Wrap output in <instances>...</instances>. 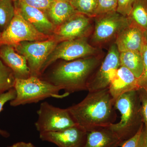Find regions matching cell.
<instances>
[{"label": "cell", "mask_w": 147, "mask_h": 147, "mask_svg": "<svg viewBox=\"0 0 147 147\" xmlns=\"http://www.w3.org/2000/svg\"><path fill=\"white\" fill-rule=\"evenodd\" d=\"M67 109L75 123L87 132L109 127L117 119L115 100L108 88L89 92L82 101Z\"/></svg>", "instance_id": "cell-1"}, {"label": "cell", "mask_w": 147, "mask_h": 147, "mask_svg": "<svg viewBox=\"0 0 147 147\" xmlns=\"http://www.w3.org/2000/svg\"><path fill=\"white\" fill-rule=\"evenodd\" d=\"M101 55L65 61L58 64L51 70L46 79L65 92L70 94L88 90L89 81L102 60Z\"/></svg>", "instance_id": "cell-2"}, {"label": "cell", "mask_w": 147, "mask_h": 147, "mask_svg": "<svg viewBox=\"0 0 147 147\" xmlns=\"http://www.w3.org/2000/svg\"><path fill=\"white\" fill-rule=\"evenodd\" d=\"M115 107L120 113L121 120L109 127L123 143L134 136L144 125L138 90L119 96L115 100Z\"/></svg>", "instance_id": "cell-3"}, {"label": "cell", "mask_w": 147, "mask_h": 147, "mask_svg": "<svg viewBox=\"0 0 147 147\" xmlns=\"http://www.w3.org/2000/svg\"><path fill=\"white\" fill-rule=\"evenodd\" d=\"M13 88L16 97L10 102L13 107L36 103L50 97L61 99L69 94L66 92L60 94L59 88L35 76H30L26 79H16Z\"/></svg>", "instance_id": "cell-4"}, {"label": "cell", "mask_w": 147, "mask_h": 147, "mask_svg": "<svg viewBox=\"0 0 147 147\" xmlns=\"http://www.w3.org/2000/svg\"><path fill=\"white\" fill-rule=\"evenodd\" d=\"M90 44L99 48L116 38L124 29L130 25L128 17L117 11L110 12L96 16Z\"/></svg>", "instance_id": "cell-5"}, {"label": "cell", "mask_w": 147, "mask_h": 147, "mask_svg": "<svg viewBox=\"0 0 147 147\" xmlns=\"http://www.w3.org/2000/svg\"><path fill=\"white\" fill-rule=\"evenodd\" d=\"M88 38H82L59 42L42 66L41 75L49 66L58 59L69 61L101 55L99 48L92 45Z\"/></svg>", "instance_id": "cell-6"}, {"label": "cell", "mask_w": 147, "mask_h": 147, "mask_svg": "<svg viewBox=\"0 0 147 147\" xmlns=\"http://www.w3.org/2000/svg\"><path fill=\"white\" fill-rule=\"evenodd\" d=\"M58 43L53 37L42 41H23L13 47L26 59L31 76L40 78L42 66Z\"/></svg>", "instance_id": "cell-7"}, {"label": "cell", "mask_w": 147, "mask_h": 147, "mask_svg": "<svg viewBox=\"0 0 147 147\" xmlns=\"http://www.w3.org/2000/svg\"><path fill=\"white\" fill-rule=\"evenodd\" d=\"M53 36L38 31L15 9V14L10 24L0 35V47L3 45L13 46L23 41H42Z\"/></svg>", "instance_id": "cell-8"}, {"label": "cell", "mask_w": 147, "mask_h": 147, "mask_svg": "<svg viewBox=\"0 0 147 147\" xmlns=\"http://www.w3.org/2000/svg\"><path fill=\"white\" fill-rule=\"evenodd\" d=\"M35 123L39 133L62 131L76 125L67 108L55 107L47 102L40 104Z\"/></svg>", "instance_id": "cell-9"}, {"label": "cell", "mask_w": 147, "mask_h": 147, "mask_svg": "<svg viewBox=\"0 0 147 147\" xmlns=\"http://www.w3.org/2000/svg\"><path fill=\"white\" fill-rule=\"evenodd\" d=\"M120 66L119 52L114 42L109 47L105 57L89 81L88 91H96L108 88Z\"/></svg>", "instance_id": "cell-10"}, {"label": "cell", "mask_w": 147, "mask_h": 147, "mask_svg": "<svg viewBox=\"0 0 147 147\" xmlns=\"http://www.w3.org/2000/svg\"><path fill=\"white\" fill-rule=\"evenodd\" d=\"M93 18L77 12L63 24L56 27L53 38L58 43L65 40L88 38L93 31Z\"/></svg>", "instance_id": "cell-11"}, {"label": "cell", "mask_w": 147, "mask_h": 147, "mask_svg": "<svg viewBox=\"0 0 147 147\" xmlns=\"http://www.w3.org/2000/svg\"><path fill=\"white\" fill-rule=\"evenodd\" d=\"M87 131L76 125L62 131L39 133L42 141L50 142L59 147H84Z\"/></svg>", "instance_id": "cell-12"}, {"label": "cell", "mask_w": 147, "mask_h": 147, "mask_svg": "<svg viewBox=\"0 0 147 147\" xmlns=\"http://www.w3.org/2000/svg\"><path fill=\"white\" fill-rule=\"evenodd\" d=\"M13 2L15 9L38 31L46 35L53 36L56 27L50 21L46 13L26 4L21 0Z\"/></svg>", "instance_id": "cell-13"}, {"label": "cell", "mask_w": 147, "mask_h": 147, "mask_svg": "<svg viewBox=\"0 0 147 147\" xmlns=\"http://www.w3.org/2000/svg\"><path fill=\"white\" fill-rule=\"evenodd\" d=\"M108 89L115 100L123 94L140 89L139 79L127 69L121 66L110 82Z\"/></svg>", "instance_id": "cell-14"}, {"label": "cell", "mask_w": 147, "mask_h": 147, "mask_svg": "<svg viewBox=\"0 0 147 147\" xmlns=\"http://www.w3.org/2000/svg\"><path fill=\"white\" fill-rule=\"evenodd\" d=\"M0 58L12 70L16 79H26L31 76L26 59L17 53L13 46L9 45L1 46Z\"/></svg>", "instance_id": "cell-15"}, {"label": "cell", "mask_w": 147, "mask_h": 147, "mask_svg": "<svg viewBox=\"0 0 147 147\" xmlns=\"http://www.w3.org/2000/svg\"><path fill=\"white\" fill-rule=\"evenodd\" d=\"M144 37V32L134 24H130L119 34L115 43L119 53L141 52Z\"/></svg>", "instance_id": "cell-16"}, {"label": "cell", "mask_w": 147, "mask_h": 147, "mask_svg": "<svg viewBox=\"0 0 147 147\" xmlns=\"http://www.w3.org/2000/svg\"><path fill=\"white\" fill-rule=\"evenodd\" d=\"M123 142L109 127L87 132L84 147H121Z\"/></svg>", "instance_id": "cell-17"}, {"label": "cell", "mask_w": 147, "mask_h": 147, "mask_svg": "<svg viewBox=\"0 0 147 147\" xmlns=\"http://www.w3.org/2000/svg\"><path fill=\"white\" fill-rule=\"evenodd\" d=\"M77 12L70 2L65 0H54L46 14L50 21L57 27Z\"/></svg>", "instance_id": "cell-18"}, {"label": "cell", "mask_w": 147, "mask_h": 147, "mask_svg": "<svg viewBox=\"0 0 147 147\" xmlns=\"http://www.w3.org/2000/svg\"><path fill=\"white\" fill-rule=\"evenodd\" d=\"M120 63L131 71L138 79L144 70V63L141 52L126 51L119 53Z\"/></svg>", "instance_id": "cell-19"}, {"label": "cell", "mask_w": 147, "mask_h": 147, "mask_svg": "<svg viewBox=\"0 0 147 147\" xmlns=\"http://www.w3.org/2000/svg\"><path fill=\"white\" fill-rule=\"evenodd\" d=\"M130 24L143 32L147 30V0H135L128 16Z\"/></svg>", "instance_id": "cell-20"}, {"label": "cell", "mask_w": 147, "mask_h": 147, "mask_svg": "<svg viewBox=\"0 0 147 147\" xmlns=\"http://www.w3.org/2000/svg\"><path fill=\"white\" fill-rule=\"evenodd\" d=\"M15 79L12 70L0 59V95L13 88Z\"/></svg>", "instance_id": "cell-21"}, {"label": "cell", "mask_w": 147, "mask_h": 147, "mask_svg": "<svg viewBox=\"0 0 147 147\" xmlns=\"http://www.w3.org/2000/svg\"><path fill=\"white\" fill-rule=\"evenodd\" d=\"M13 1L0 0V29L3 31L8 26L15 14Z\"/></svg>", "instance_id": "cell-22"}, {"label": "cell", "mask_w": 147, "mask_h": 147, "mask_svg": "<svg viewBox=\"0 0 147 147\" xmlns=\"http://www.w3.org/2000/svg\"><path fill=\"white\" fill-rule=\"evenodd\" d=\"M70 3L77 12L90 18L95 17L97 0H71Z\"/></svg>", "instance_id": "cell-23"}, {"label": "cell", "mask_w": 147, "mask_h": 147, "mask_svg": "<svg viewBox=\"0 0 147 147\" xmlns=\"http://www.w3.org/2000/svg\"><path fill=\"white\" fill-rule=\"evenodd\" d=\"M117 0H97L95 17L105 13L117 11Z\"/></svg>", "instance_id": "cell-24"}, {"label": "cell", "mask_w": 147, "mask_h": 147, "mask_svg": "<svg viewBox=\"0 0 147 147\" xmlns=\"http://www.w3.org/2000/svg\"><path fill=\"white\" fill-rule=\"evenodd\" d=\"M141 53L144 63V70L142 76L139 79V84L140 89L147 91V40L145 37Z\"/></svg>", "instance_id": "cell-25"}, {"label": "cell", "mask_w": 147, "mask_h": 147, "mask_svg": "<svg viewBox=\"0 0 147 147\" xmlns=\"http://www.w3.org/2000/svg\"><path fill=\"white\" fill-rule=\"evenodd\" d=\"M16 92L14 88L0 95V113L3 110L4 106L5 103L13 100L16 97ZM0 135L5 138H7L9 136V134L7 131L1 129Z\"/></svg>", "instance_id": "cell-26"}, {"label": "cell", "mask_w": 147, "mask_h": 147, "mask_svg": "<svg viewBox=\"0 0 147 147\" xmlns=\"http://www.w3.org/2000/svg\"><path fill=\"white\" fill-rule=\"evenodd\" d=\"M135 0H117V11L123 16L128 17Z\"/></svg>", "instance_id": "cell-27"}, {"label": "cell", "mask_w": 147, "mask_h": 147, "mask_svg": "<svg viewBox=\"0 0 147 147\" xmlns=\"http://www.w3.org/2000/svg\"><path fill=\"white\" fill-rule=\"evenodd\" d=\"M21 1L26 4L38 9L46 13L54 0H21Z\"/></svg>", "instance_id": "cell-28"}, {"label": "cell", "mask_w": 147, "mask_h": 147, "mask_svg": "<svg viewBox=\"0 0 147 147\" xmlns=\"http://www.w3.org/2000/svg\"><path fill=\"white\" fill-rule=\"evenodd\" d=\"M141 102V114L143 123L147 130V91L143 89L138 90Z\"/></svg>", "instance_id": "cell-29"}, {"label": "cell", "mask_w": 147, "mask_h": 147, "mask_svg": "<svg viewBox=\"0 0 147 147\" xmlns=\"http://www.w3.org/2000/svg\"><path fill=\"white\" fill-rule=\"evenodd\" d=\"M144 125V124L134 136L123 142L121 147H138V143Z\"/></svg>", "instance_id": "cell-30"}, {"label": "cell", "mask_w": 147, "mask_h": 147, "mask_svg": "<svg viewBox=\"0 0 147 147\" xmlns=\"http://www.w3.org/2000/svg\"><path fill=\"white\" fill-rule=\"evenodd\" d=\"M138 147H147V130L144 125L139 139Z\"/></svg>", "instance_id": "cell-31"}, {"label": "cell", "mask_w": 147, "mask_h": 147, "mask_svg": "<svg viewBox=\"0 0 147 147\" xmlns=\"http://www.w3.org/2000/svg\"><path fill=\"white\" fill-rule=\"evenodd\" d=\"M8 147H36L31 143L19 142L15 143Z\"/></svg>", "instance_id": "cell-32"}, {"label": "cell", "mask_w": 147, "mask_h": 147, "mask_svg": "<svg viewBox=\"0 0 147 147\" xmlns=\"http://www.w3.org/2000/svg\"><path fill=\"white\" fill-rule=\"evenodd\" d=\"M144 36L145 37H146V39L147 40V30L144 32Z\"/></svg>", "instance_id": "cell-33"}, {"label": "cell", "mask_w": 147, "mask_h": 147, "mask_svg": "<svg viewBox=\"0 0 147 147\" xmlns=\"http://www.w3.org/2000/svg\"><path fill=\"white\" fill-rule=\"evenodd\" d=\"M65 1H68L70 2V1H71V0H65Z\"/></svg>", "instance_id": "cell-34"}, {"label": "cell", "mask_w": 147, "mask_h": 147, "mask_svg": "<svg viewBox=\"0 0 147 147\" xmlns=\"http://www.w3.org/2000/svg\"><path fill=\"white\" fill-rule=\"evenodd\" d=\"M11 1H16V0H11Z\"/></svg>", "instance_id": "cell-35"}, {"label": "cell", "mask_w": 147, "mask_h": 147, "mask_svg": "<svg viewBox=\"0 0 147 147\" xmlns=\"http://www.w3.org/2000/svg\"><path fill=\"white\" fill-rule=\"evenodd\" d=\"M1 32H0V35H1Z\"/></svg>", "instance_id": "cell-36"}]
</instances>
